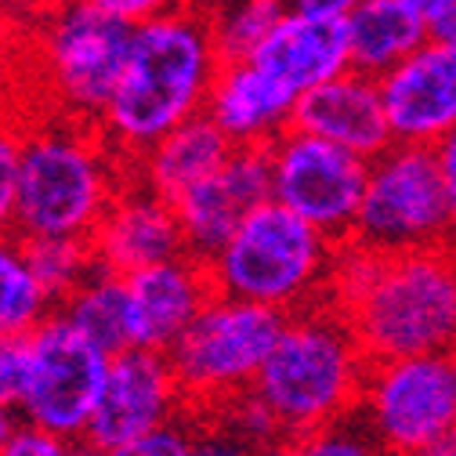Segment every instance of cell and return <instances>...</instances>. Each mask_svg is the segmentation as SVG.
Returning <instances> with one entry per match:
<instances>
[{
    "label": "cell",
    "mask_w": 456,
    "mask_h": 456,
    "mask_svg": "<svg viewBox=\"0 0 456 456\" xmlns=\"http://www.w3.org/2000/svg\"><path fill=\"white\" fill-rule=\"evenodd\" d=\"M221 69L210 15L196 4L134 26L127 66L98 131L127 167L159 138L203 117L214 77Z\"/></svg>",
    "instance_id": "1"
},
{
    "label": "cell",
    "mask_w": 456,
    "mask_h": 456,
    "mask_svg": "<svg viewBox=\"0 0 456 456\" xmlns=\"http://www.w3.org/2000/svg\"><path fill=\"white\" fill-rule=\"evenodd\" d=\"M127 163L94 124L44 120L22 131L15 236L19 240H91L117 200Z\"/></svg>",
    "instance_id": "2"
},
{
    "label": "cell",
    "mask_w": 456,
    "mask_h": 456,
    "mask_svg": "<svg viewBox=\"0 0 456 456\" xmlns=\"http://www.w3.org/2000/svg\"><path fill=\"white\" fill-rule=\"evenodd\" d=\"M366 373L370 359L348 319L326 305H312L287 315L254 391L275 413L282 435L305 438L359 410Z\"/></svg>",
    "instance_id": "3"
},
{
    "label": "cell",
    "mask_w": 456,
    "mask_h": 456,
    "mask_svg": "<svg viewBox=\"0 0 456 456\" xmlns=\"http://www.w3.org/2000/svg\"><path fill=\"white\" fill-rule=\"evenodd\" d=\"M370 362L456 352L452 247L384 254L366 297L345 315Z\"/></svg>",
    "instance_id": "4"
},
{
    "label": "cell",
    "mask_w": 456,
    "mask_h": 456,
    "mask_svg": "<svg viewBox=\"0 0 456 456\" xmlns=\"http://www.w3.org/2000/svg\"><path fill=\"white\" fill-rule=\"evenodd\" d=\"M333 254L337 243L268 200L243 217L236 236L210 261V275L221 297L294 315L322 305L319 294L326 290Z\"/></svg>",
    "instance_id": "5"
},
{
    "label": "cell",
    "mask_w": 456,
    "mask_h": 456,
    "mask_svg": "<svg viewBox=\"0 0 456 456\" xmlns=\"http://www.w3.org/2000/svg\"><path fill=\"white\" fill-rule=\"evenodd\" d=\"M282 322L287 315L217 294L167 352L185 410L207 413L224 398L250 391L282 333Z\"/></svg>",
    "instance_id": "6"
},
{
    "label": "cell",
    "mask_w": 456,
    "mask_h": 456,
    "mask_svg": "<svg viewBox=\"0 0 456 456\" xmlns=\"http://www.w3.org/2000/svg\"><path fill=\"white\" fill-rule=\"evenodd\" d=\"M134 29L84 0H51L40 29V66L62 117L94 124L117 94Z\"/></svg>",
    "instance_id": "7"
},
{
    "label": "cell",
    "mask_w": 456,
    "mask_h": 456,
    "mask_svg": "<svg viewBox=\"0 0 456 456\" xmlns=\"http://www.w3.org/2000/svg\"><path fill=\"white\" fill-rule=\"evenodd\" d=\"M352 240L387 257L445 247L449 203L435 149L395 142L370 163L366 196Z\"/></svg>",
    "instance_id": "8"
},
{
    "label": "cell",
    "mask_w": 456,
    "mask_h": 456,
    "mask_svg": "<svg viewBox=\"0 0 456 456\" xmlns=\"http://www.w3.org/2000/svg\"><path fill=\"white\" fill-rule=\"evenodd\" d=\"M109 362L112 355L94 348L62 312H51L29 333V373L19 403L22 424L66 442H84L109 377Z\"/></svg>",
    "instance_id": "9"
},
{
    "label": "cell",
    "mask_w": 456,
    "mask_h": 456,
    "mask_svg": "<svg viewBox=\"0 0 456 456\" xmlns=\"http://www.w3.org/2000/svg\"><path fill=\"white\" fill-rule=\"evenodd\" d=\"M359 410L384 456L420 452L456 428V359L417 355L370 362Z\"/></svg>",
    "instance_id": "10"
},
{
    "label": "cell",
    "mask_w": 456,
    "mask_h": 456,
    "mask_svg": "<svg viewBox=\"0 0 456 456\" xmlns=\"http://www.w3.org/2000/svg\"><path fill=\"white\" fill-rule=\"evenodd\" d=\"M366 178V159L301 131H287L272 142V200L337 247L355 232Z\"/></svg>",
    "instance_id": "11"
},
{
    "label": "cell",
    "mask_w": 456,
    "mask_h": 456,
    "mask_svg": "<svg viewBox=\"0 0 456 456\" xmlns=\"http://www.w3.org/2000/svg\"><path fill=\"white\" fill-rule=\"evenodd\" d=\"M185 410L182 387L175 380L163 352H120L109 362V377L98 398V410L87 424L84 445L94 449H120L131 438H142L170 420H178Z\"/></svg>",
    "instance_id": "12"
},
{
    "label": "cell",
    "mask_w": 456,
    "mask_h": 456,
    "mask_svg": "<svg viewBox=\"0 0 456 456\" xmlns=\"http://www.w3.org/2000/svg\"><path fill=\"white\" fill-rule=\"evenodd\" d=\"M272 200V145L232 149L224 167L175 203L185 254L214 261L236 236L243 217Z\"/></svg>",
    "instance_id": "13"
},
{
    "label": "cell",
    "mask_w": 456,
    "mask_h": 456,
    "mask_svg": "<svg viewBox=\"0 0 456 456\" xmlns=\"http://www.w3.org/2000/svg\"><path fill=\"white\" fill-rule=\"evenodd\" d=\"M387 127L398 145L435 149L456 131V47L428 40L380 80Z\"/></svg>",
    "instance_id": "14"
},
{
    "label": "cell",
    "mask_w": 456,
    "mask_h": 456,
    "mask_svg": "<svg viewBox=\"0 0 456 456\" xmlns=\"http://www.w3.org/2000/svg\"><path fill=\"white\" fill-rule=\"evenodd\" d=\"M91 250L102 272L131 279L152 265L182 257L185 240L175 207L127 178L91 232Z\"/></svg>",
    "instance_id": "15"
},
{
    "label": "cell",
    "mask_w": 456,
    "mask_h": 456,
    "mask_svg": "<svg viewBox=\"0 0 456 456\" xmlns=\"http://www.w3.org/2000/svg\"><path fill=\"white\" fill-rule=\"evenodd\" d=\"M290 131L337 145L366 163H373L380 152L395 145L380 98V80H370L355 69L301 94L294 105Z\"/></svg>",
    "instance_id": "16"
},
{
    "label": "cell",
    "mask_w": 456,
    "mask_h": 456,
    "mask_svg": "<svg viewBox=\"0 0 456 456\" xmlns=\"http://www.w3.org/2000/svg\"><path fill=\"white\" fill-rule=\"evenodd\" d=\"M131 294V322L134 348L142 352H170V345L196 322V315L217 297L210 265L200 257H175L152 265L127 279Z\"/></svg>",
    "instance_id": "17"
},
{
    "label": "cell",
    "mask_w": 456,
    "mask_h": 456,
    "mask_svg": "<svg viewBox=\"0 0 456 456\" xmlns=\"http://www.w3.org/2000/svg\"><path fill=\"white\" fill-rule=\"evenodd\" d=\"M297 94L265 73L257 62H221L203 117L232 149L272 145L290 131Z\"/></svg>",
    "instance_id": "18"
},
{
    "label": "cell",
    "mask_w": 456,
    "mask_h": 456,
    "mask_svg": "<svg viewBox=\"0 0 456 456\" xmlns=\"http://www.w3.org/2000/svg\"><path fill=\"white\" fill-rule=\"evenodd\" d=\"M250 62H257L265 73H272L301 98L352 69L345 19L287 12Z\"/></svg>",
    "instance_id": "19"
},
{
    "label": "cell",
    "mask_w": 456,
    "mask_h": 456,
    "mask_svg": "<svg viewBox=\"0 0 456 456\" xmlns=\"http://www.w3.org/2000/svg\"><path fill=\"white\" fill-rule=\"evenodd\" d=\"M228 152H232L228 138L207 117H196V120L182 124L178 131H170L167 138H159L127 170L138 175L134 182L142 189H149L152 196H159L175 207L185 192H192L196 185H203L207 178L217 175L228 159Z\"/></svg>",
    "instance_id": "20"
},
{
    "label": "cell",
    "mask_w": 456,
    "mask_h": 456,
    "mask_svg": "<svg viewBox=\"0 0 456 456\" xmlns=\"http://www.w3.org/2000/svg\"><path fill=\"white\" fill-rule=\"evenodd\" d=\"M345 33H348L352 69L370 80H384L417 47L428 44L424 19L413 15L403 0H362L345 19Z\"/></svg>",
    "instance_id": "21"
},
{
    "label": "cell",
    "mask_w": 456,
    "mask_h": 456,
    "mask_svg": "<svg viewBox=\"0 0 456 456\" xmlns=\"http://www.w3.org/2000/svg\"><path fill=\"white\" fill-rule=\"evenodd\" d=\"M59 312L105 355H120L134 348L131 294H127V279L120 275H109L98 268Z\"/></svg>",
    "instance_id": "22"
},
{
    "label": "cell",
    "mask_w": 456,
    "mask_h": 456,
    "mask_svg": "<svg viewBox=\"0 0 456 456\" xmlns=\"http://www.w3.org/2000/svg\"><path fill=\"white\" fill-rule=\"evenodd\" d=\"M51 301L26 261V243L19 236L0 240V337H29L47 315Z\"/></svg>",
    "instance_id": "23"
},
{
    "label": "cell",
    "mask_w": 456,
    "mask_h": 456,
    "mask_svg": "<svg viewBox=\"0 0 456 456\" xmlns=\"http://www.w3.org/2000/svg\"><path fill=\"white\" fill-rule=\"evenodd\" d=\"M22 243L33 279L40 282V290L54 312L98 272L91 240H22Z\"/></svg>",
    "instance_id": "24"
},
{
    "label": "cell",
    "mask_w": 456,
    "mask_h": 456,
    "mask_svg": "<svg viewBox=\"0 0 456 456\" xmlns=\"http://www.w3.org/2000/svg\"><path fill=\"white\" fill-rule=\"evenodd\" d=\"M290 12L287 0H236L210 15L214 47L221 62H250L265 47L272 29Z\"/></svg>",
    "instance_id": "25"
},
{
    "label": "cell",
    "mask_w": 456,
    "mask_h": 456,
    "mask_svg": "<svg viewBox=\"0 0 456 456\" xmlns=\"http://www.w3.org/2000/svg\"><path fill=\"white\" fill-rule=\"evenodd\" d=\"M261 456H380V449H377L370 431H359L348 420H340V424H330L315 435L272 445Z\"/></svg>",
    "instance_id": "26"
},
{
    "label": "cell",
    "mask_w": 456,
    "mask_h": 456,
    "mask_svg": "<svg viewBox=\"0 0 456 456\" xmlns=\"http://www.w3.org/2000/svg\"><path fill=\"white\" fill-rule=\"evenodd\" d=\"M19 159H22V127H12L0 120V240L15 236Z\"/></svg>",
    "instance_id": "27"
},
{
    "label": "cell",
    "mask_w": 456,
    "mask_h": 456,
    "mask_svg": "<svg viewBox=\"0 0 456 456\" xmlns=\"http://www.w3.org/2000/svg\"><path fill=\"white\" fill-rule=\"evenodd\" d=\"M109 456H192V424L178 417L120 449H109Z\"/></svg>",
    "instance_id": "28"
},
{
    "label": "cell",
    "mask_w": 456,
    "mask_h": 456,
    "mask_svg": "<svg viewBox=\"0 0 456 456\" xmlns=\"http://www.w3.org/2000/svg\"><path fill=\"white\" fill-rule=\"evenodd\" d=\"M29 373V337H0V406L19 410Z\"/></svg>",
    "instance_id": "29"
},
{
    "label": "cell",
    "mask_w": 456,
    "mask_h": 456,
    "mask_svg": "<svg viewBox=\"0 0 456 456\" xmlns=\"http://www.w3.org/2000/svg\"><path fill=\"white\" fill-rule=\"evenodd\" d=\"M189 424H192V456H261L250 442H243L240 435H232L210 417Z\"/></svg>",
    "instance_id": "30"
},
{
    "label": "cell",
    "mask_w": 456,
    "mask_h": 456,
    "mask_svg": "<svg viewBox=\"0 0 456 456\" xmlns=\"http://www.w3.org/2000/svg\"><path fill=\"white\" fill-rule=\"evenodd\" d=\"M84 4H91L102 15H109V19H117V22L134 29V26H145V22H152V19L167 15V12L182 8L185 0H84Z\"/></svg>",
    "instance_id": "31"
},
{
    "label": "cell",
    "mask_w": 456,
    "mask_h": 456,
    "mask_svg": "<svg viewBox=\"0 0 456 456\" xmlns=\"http://www.w3.org/2000/svg\"><path fill=\"white\" fill-rule=\"evenodd\" d=\"M0 456H77V442H66L51 431L19 424L15 435L8 438V445L0 449Z\"/></svg>",
    "instance_id": "32"
},
{
    "label": "cell",
    "mask_w": 456,
    "mask_h": 456,
    "mask_svg": "<svg viewBox=\"0 0 456 456\" xmlns=\"http://www.w3.org/2000/svg\"><path fill=\"white\" fill-rule=\"evenodd\" d=\"M435 159H438V170H442L445 203H449V236H456V131H449L435 145Z\"/></svg>",
    "instance_id": "33"
},
{
    "label": "cell",
    "mask_w": 456,
    "mask_h": 456,
    "mask_svg": "<svg viewBox=\"0 0 456 456\" xmlns=\"http://www.w3.org/2000/svg\"><path fill=\"white\" fill-rule=\"evenodd\" d=\"M290 12H305V15H319V19H348L362 0H287Z\"/></svg>",
    "instance_id": "34"
},
{
    "label": "cell",
    "mask_w": 456,
    "mask_h": 456,
    "mask_svg": "<svg viewBox=\"0 0 456 456\" xmlns=\"http://www.w3.org/2000/svg\"><path fill=\"white\" fill-rule=\"evenodd\" d=\"M428 40H438V44L456 47V0H449V4L428 22Z\"/></svg>",
    "instance_id": "35"
},
{
    "label": "cell",
    "mask_w": 456,
    "mask_h": 456,
    "mask_svg": "<svg viewBox=\"0 0 456 456\" xmlns=\"http://www.w3.org/2000/svg\"><path fill=\"white\" fill-rule=\"evenodd\" d=\"M413 456H456V428L452 431H445L442 438H435V442H428L420 452H413Z\"/></svg>",
    "instance_id": "36"
},
{
    "label": "cell",
    "mask_w": 456,
    "mask_h": 456,
    "mask_svg": "<svg viewBox=\"0 0 456 456\" xmlns=\"http://www.w3.org/2000/svg\"><path fill=\"white\" fill-rule=\"evenodd\" d=\"M403 4H406L413 15H420V19H424V26H428V22H431V19L449 4V0H403Z\"/></svg>",
    "instance_id": "37"
},
{
    "label": "cell",
    "mask_w": 456,
    "mask_h": 456,
    "mask_svg": "<svg viewBox=\"0 0 456 456\" xmlns=\"http://www.w3.org/2000/svg\"><path fill=\"white\" fill-rule=\"evenodd\" d=\"M15 428H19V420H15V410H4V406H0V449L8 445V438L15 435Z\"/></svg>",
    "instance_id": "38"
},
{
    "label": "cell",
    "mask_w": 456,
    "mask_h": 456,
    "mask_svg": "<svg viewBox=\"0 0 456 456\" xmlns=\"http://www.w3.org/2000/svg\"><path fill=\"white\" fill-rule=\"evenodd\" d=\"M189 4H196V8L207 12V15H214L217 8H228V4H236V0H189Z\"/></svg>",
    "instance_id": "39"
},
{
    "label": "cell",
    "mask_w": 456,
    "mask_h": 456,
    "mask_svg": "<svg viewBox=\"0 0 456 456\" xmlns=\"http://www.w3.org/2000/svg\"><path fill=\"white\" fill-rule=\"evenodd\" d=\"M452 359H456V352H452Z\"/></svg>",
    "instance_id": "40"
},
{
    "label": "cell",
    "mask_w": 456,
    "mask_h": 456,
    "mask_svg": "<svg viewBox=\"0 0 456 456\" xmlns=\"http://www.w3.org/2000/svg\"><path fill=\"white\" fill-rule=\"evenodd\" d=\"M380 456H384V452H380Z\"/></svg>",
    "instance_id": "41"
}]
</instances>
